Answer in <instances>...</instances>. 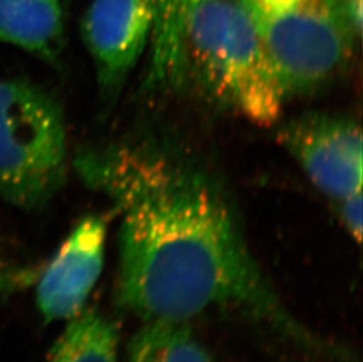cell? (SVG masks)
Masks as SVG:
<instances>
[{
    "instance_id": "obj_1",
    "label": "cell",
    "mask_w": 363,
    "mask_h": 362,
    "mask_svg": "<svg viewBox=\"0 0 363 362\" xmlns=\"http://www.w3.org/2000/svg\"><path fill=\"white\" fill-rule=\"evenodd\" d=\"M79 170L121 216V306L147 322H173L238 308L298 345L325 349L268 284L237 211L211 175L150 145L89 152Z\"/></svg>"
},
{
    "instance_id": "obj_2",
    "label": "cell",
    "mask_w": 363,
    "mask_h": 362,
    "mask_svg": "<svg viewBox=\"0 0 363 362\" xmlns=\"http://www.w3.org/2000/svg\"><path fill=\"white\" fill-rule=\"evenodd\" d=\"M250 123H277L284 97L242 0H196L184 21V75Z\"/></svg>"
},
{
    "instance_id": "obj_3",
    "label": "cell",
    "mask_w": 363,
    "mask_h": 362,
    "mask_svg": "<svg viewBox=\"0 0 363 362\" xmlns=\"http://www.w3.org/2000/svg\"><path fill=\"white\" fill-rule=\"evenodd\" d=\"M66 172L60 104L32 82L0 80V200L38 209L62 188Z\"/></svg>"
},
{
    "instance_id": "obj_4",
    "label": "cell",
    "mask_w": 363,
    "mask_h": 362,
    "mask_svg": "<svg viewBox=\"0 0 363 362\" xmlns=\"http://www.w3.org/2000/svg\"><path fill=\"white\" fill-rule=\"evenodd\" d=\"M253 21L287 99L325 85L350 62L362 0H296Z\"/></svg>"
},
{
    "instance_id": "obj_5",
    "label": "cell",
    "mask_w": 363,
    "mask_h": 362,
    "mask_svg": "<svg viewBox=\"0 0 363 362\" xmlns=\"http://www.w3.org/2000/svg\"><path fill=\"white\" fill-rule=\"evenodd\" d=\"M278 141L328 198L340 202L362 190V131L353 118L303 114L280 127Z\"/></svg>"
},
{
    "instance_id": "obj_6",
    "label": "cell",
    "mask_w": 363,
    "mask_h": 362,
    "mask_svg": "<svg viewBox=\"0 0 363 362\" xmlns=\"http://www.w3.org/2000/svg\"><path fill=\"white\" fill-rule=\"evenodd\" d=\"M157 0H92L82 23V40L92 58L100 93H121L151 41Z\"/></svg>"
},
{
    "instance_id": "obj_7",
    "label": "cell",
    "mask_w": 363,
    "mask_h": 362,
    "mask_svg": "<svg viewBox=\"0 0 363 362\" xmlns=\"http://www.w3.org/2000/svg\"><path fill=\"white\" fill-rule=\"evenodd\" d=\"M107 222L101 216L82 219L45 270L37 302L46 322L82 312L103 270Z\"/></svg>"
},
{
    "instance_id": "obj_8",
    "label": "cell",
    "mask_w": 363,
    "mask_h": 362,
    "mask_svg": "<svg viewBox=\"0 0 363 362\" xmlns=\"http://www.w3.org/2000/svg\"><path fill=\"white\" fill-rule=\"evenodd\" d=\"M65 24V0H0V41L44 62L60 58Z\"/></svg>"
},
{
    "instance_id": "obj_9",
    "label": "cell",
    "mask_w": 363,
    "mask_h": 362,
    "mask_svg": "<svg viewBox=\"0 0 363 362\" xmlns=\"http://www.w3.org/2000/svg\"><path fill=\"white\" fill-rule=\"evenodd\" d=\"M48 362H118L113 325L96 312L78 313L55 342Z\"/></svg>"
},
{
    "instance_id": "obj_10",
    "label": "cell",
    "mask_w": 363,
    "mask_h": 362,
    "mask_svg": "<svg viewBox=\"0 0 363 362\" xmlns=\"http://www.w3.org/2000/svg\"><path fill=\"white\" fill-rule=\"evenodd\" d=\"M128 362H211L186 322H147L128 345Z\"/></svg>"
},
{
    "instance_id": "obj_11",
    "label": "cell",
    "mask_w": 363,
    "mask_h": 362,
    "mask_svg": "<svg viewBox=\"0 0 363 362\" xmlns=\"http://www.w3.org/2000/svg\"><path fill=\"white\" fill-rule=\"evenodd\" d=\"M362 190L336 202L339 216L350 236L360 243L362 240Z\"/></svg>"
},
{
    "instance_id": "obj_12",
    "label": "cell",
    "mask_w": 363,
    "mask_h": 362,
    "mask_svg": "<svg viewBox=\"0 0 363 362\" xmlns=\"http://www.w3.org/2000/svg\"><path fill=\"white\" fill-rule=\"evenodd\" d=\"M196 0H157L159 9L185 21L186 12Z\"/></svg>"
}]
</instances>
